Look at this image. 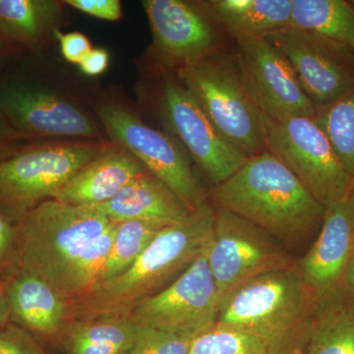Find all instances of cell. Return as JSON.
<instances>
[{
	"label": "cell",
	"instance_id": "37",
	"mask_svg": "<svg viewBox=\"0 0 354 354\" xmlns=\"http://www.w3.org/2000/svg\"><path fill=\"white\" fill-rule=\"evenodd\" d=\"M10 318V310L3 293H0V326H3Z\"/></svg>",
	"mask_w": 354,
	"mask_h": 354
},
{
	"label": "cell",
	"instance_id": "9",
	"mask_svg": "<svg viewBox=\"0 0 354 354\" xmlns=\"http://www.w3.org/2000/svg\"><path fill=\"white\" fill-rule=\"evenodd\" d=\"M206 248L167 288L135 305L127 318L139 327L189 339L212 327L221 297L209 270Z\"/></svg>",
	"mask_w": 354,
	"mask_h": 354
},
{
	"label": "cell",
	"instance_id": "15",
	"mask_svg": "<svg viewBox=\"0 0 354 354\" xmlns=\"http://www.w3.org/2000/svg\"><path fill=\"white\" fill-rule=\"evenodd\" d=\"M247 84L265 116L274 120L314 116L312 104L288 58L266 38L236 43Z\"/></svg>",
	"mask_w": 354,
	"mask_h": 354
},
{
	"label": "cell",
	"instance_id": "40",
	"mask_svg": "<svg viewBox=\"0 0 354 354\" xmlns=\"http://www.w3.org/2000/svg\"><path fill=\"white\" fill-rule=\"evenodd\" d=\"M3 50H4L3 41H2L1 39H0V51H2Z\"/></svg>",
	"mask_w": 354,
	"mask_h": 354
},
{
	"label": "cell",
	"instance_id": "16",
	"mask_svg": "<svg viewBox=\"0 0 354 354\" xmlns=\"http://www.w3.org/2000/svg\"><path fill=\"white\" fill-rule=\"evenodd\" d=\"M353 242L354 206L348 196L326 209L320 234L300 265V274L319 308L339 299Z\"/></svg>",
	"mask_w": 354,
	"mask_h": 354
},
{
	"label": "cell",
	"instance_id": "25",
	"mask_svg": "<svg viewBox=\"0 0 354 354\" xmlns=\"http://www.w3.org/2000/svg\"><path fill=\"white\" fill-rule=\"evenodd\" d=\"M319 309L302 354H354V306L342 305L339 299Z\"/></svg>",
	"mask_w": 354,
	"mask_h": 354
},
{
	"label": "cell",
	"instance_id": "39",
	"mask_svg": "<svg viewBox=\"0 0 354 354\" xmlns=\"http://www.w3.org/2000/svg\"><path fill=\"white\" fill-rule=\"evenodd\" d=\"M290 354H302V351H300L299 348L293 349Z\"/></svg>",
	"mask_w": 354,
	"mask_h": 354
},
{
	"label": "cell",
	"instance_id": "18",
	"mask_svg": "<svg viewBox=\"0 0 354 354\" xmlns=\"http://www.w3.org/2000/svg\"><path fill=\"white\" fill-rule=\"evenodd\" d=\"M146 167L113 144L70 178L53 199L78 206H97L113 199Z\"/></svg>",
	"mask_w": 354,
	"mask_h": 354
},
{
	"label": "cell",
	"instance_id": "43",
	"mask_svg": "<svg viewBox=\"0 0 354 354\" xmlns=\"http://www.w3.org/2000/svg\"><path fill=\"white\" fill-rule=\"evenodd\" d=\"M354 253V242H353V254Z\"/></svg>",
	"mask_w": 354,
	"mask_h": 354
},
{
	"label": "cell",
	"instance_id": "42",
	"mask_svg": "<svg viewBox=\"0 0 354 354\" xmlns=\"http://www.w3.org/2000/svg\"><path fill=\"white\" fill-rule=\"evenodd\" d=\"M0 293H3V290H2L1 286H0Z\"/></svg>",
	"mask_w": 354,
	"mask_h": 354
},
{
	"label": "cell",
	"instance_id": "26",
	"mask_svg": "<svg viewBox=\"0 0 354 354\" xmlns=\"http://www.w3.org/2000/svg\"><path fill=\"white\" fill-rule=\"evenodd\" d=\"M313 118L354 179V88L337 101L315 108Z\"/></svg>",
	"mask_w": 354,
	"mask_h": 354
},
{
	"label": "cell",
	"instance_id": "33",
	"mask_svg": "<svg viewBox=\"0 0 354 354\" xmlns=\"http://www.w3.org/2000/svg\"><path fill=\"white\" fill-rule=\"evenodd\" d=\"M109 55L102 48H94L84 58L80 64V69L88 76H99L108 69Z\"/></svg>",
	"mask_w": 354,
	"mask_h": 354
},
{
	"label": "cell",
	"instance_id": "8",
	"mask_svg": "<svg viewBox=\"0 0 354 354\" xmlns=\"http://www.w3.org/2000/svg\"><path fill=\"white\" fill-rule=\"evenodd\" d=\"M95 111L113 144L131 153L147 171L164 181L190 211L207 202L187 156L176 140L149 127L121 104L102 102Z\"/></svg>",
	"mask_w": 354,
	"mask_h": 354
},
{
	"label": "cell",
	"instance_id": "23",
	"mask_svg": "<svg viewBox=\"0 0 354 354\" xmlns=\"http://www.w3.org/2000/svg\"><path fill=\"white\" fill-rule=\"evenodd\" d=\"M290 26L354 48V6L344 0H291Z\"/></svg>",
	"mask_w": 354,
	"mask_h": 354
},
{
	"label": "cell",
	"instance_id": "4",
	"mask_svg": "<svg viewBox=\"0 0 354 354\" xmlns=\"http://www.w3.org/2000/svg\"><path fill=\"white\" fill-rule=\"evenodd\" d=\"M178 76L225 138L249 157L265 152V115L248 87L236 50L221 48L178 69Z\"/></svg>",
	"mask_w": 354,
	"mask_h": 354
},
{
	"label": "cell",
	"instance_id": "35",
	"mask_svg": "<svg viewBox=\"0 0 354 354\" xmlns=\"http://www.w3.org/2000/svg\"><path fill=\"white\" fill-rule=\"evenodd\" d=\"M14 232L12 227L0 216V260L6 255L12 244Z\"/></svg>",
	"mask_w": 354,
	"mask_h": 354
},
{
	"label": "cell",
	"instance_id": "34",
	"mask_svg": "<svg viewBox=\"0 0 354 354\" xmlns=\"http://www.w3.org/2000/svg\"><path fill=\"white\" fill-rule=\"evenodd\" d=\"M19 139L22 138L13 131L12 128L4 120L3 115L0 113V160L19 148L16 143Z\"/></svg>",
	"mask_w": 354,
	"mask_h": 354
},
{
	"label": "cell",
	"instance_id": "29",
	"mask_svg": "<svg viewBox=\"0 0 354 354\" xmlns=\"http://www.w3.org/2000/svg\"><path fill=\"white\" fill-rule=\"evenodd\" d=\"M193 339L153 328L139 327L128 354H189Z\"/></svg>",
	"mask_w": 354,
	"mask_h": 354
},
{
	"label": "cell",
	"instance_id": "21",
	"mask_svg": "<svg viewBox=\"0 0 354 354\" xmlns=\"http://www.w3.org/2000/svg\"><path fill=\"white\" fill-rule=\"evenodd\" d=\"M64 6L55 0H0V34L38 46L58 31Z\"/></svg>",
	"mask_w": 354,
	"mask_h": 354
},
{
	"label": "cell",
	"instance_id": "1",
	"mask_svg": "<svg viewBox=\"0 0 354 354\" xmlns=\"http://www.w3.org/2000/svg\"><path fill=\"white\" fill-rule=\"evenodd\" d=\"M215 218V209L206 202L186 220L162 228L127 270L73 300L75 315L85 320L127 317L135 305L197 259L208 244Z\"/></svg>",
	"mask_w": 354,
	"mask_h": 354
},
{
	"label": "cell",
	"instance_id": "3",
	"mask_svg": "<svg viewBox=\"0 0 354 354\" xmlns=\"http://www.w3.org/2000/svg\"><path fill=\"white\" fill-rule=\"evenodd\" d=\"M312 299L300 272L286 266L249 279L223 295L216 323L249 330L281 354L310 327Z\"/></svg>",
	"mask_w": 354,
	"mask_h": 354
},
{
	"label": "cell",
	"instance_id": "27",
	"mask_svg": "<svg viewBox=\"0 0 354 354\" xmlns=\"http://www.w3.org/2000/svg\"><path fill=\"white\" fill-rule=\"evenodd\" d=\"M115 223L111 252L97 283L113 278L127 270L162 228L140 221Z\"/></svg>",
	"mask_w": 354,
	"mask_h": 354
},
{
	"label": "cell",
	"instance_id": "5",
	"mask_svg": "<svg viewBox=\"0 0 354 354\" xmlns=\"http://www.w3.org/2000/svg\"><path fill=\"white\" fill-rule=\"evenodd\" d=\"M111 223L94 206L44 200L28 211L20 223L21 271L39 277L55 288L70 260Z\"/></svg>",
	"mask_w": 354,
	"mask_h": 354
},
{
	"label": "cell",
	"instance_id": "17",
	"mask_svg": "<svg viewBox=\"0 0 354 354\" xmlns=\"http://www.w3.org/2000/svg\"><path fill=\"white\" fill-rule=\"evenodd\" d=\"M94 207L111 223L140 221L162 228L186 220L193 212L171 188L147 169L113 199Z\"/></svg>",
	"mask_w": 354,
	"mask_h": 354
},
{
	"label": "cell",
	"instance_id": "36",
	"mask_svg": "<svg viewBox=\"0 0 354 354\" xmlns=\"http://www.w3.org/2000/svg\"><path fill=\"white\" fill-rule=\"evenodd\" d=\"M344 288L354 304V253L349 259L346 274H344Z\"/></svg>",
	"mask_w": 354,
	"mask_h": 354
},
{
	"label": "cell",
	"instance_id": "10",
	"mask_svg": "<svg viewBox=\"0 0 354 354\" xmlns=\"http://www.w3.org/2000/svg\"><path fill=\"white\" fill-rule=\"evenodd\" d=\"M274 239L232 212L216 209L206 252L221 297L249 279L288 266Z\"/></svg>",
	"mask_w": 354,
	"mask_h": 354
},
{
	"label": "cell",
	"instance_id": "44",
	"mask_svg": "<svg viewBox=\"0 0 354 354\" xmlns=\"http://www.w3.org/2000/svg\"><path fill=\"white\" fill-rule=\"evenodd\" d=\"M353 50H354V48H353Z\"/></svg>",
	"mask_w": 354,
	"mask_h": 354
},
{
	"label": "cell",
	"instance_id": "11",
	"mask_svg": "<svg viewBox=\"0 0 354 354\" xmlns=\"http://www.w3.org/2000/svg\"><path fill=\"white\" fill-rule=\"evenodd\" d=\"M266 39L288 58L315 108L337 101L354 88V50L348 44L292 26Z\"/></svg>",
	"mask_w": 354,
	"mask_h": 354
},
{
	"label": "cell",
	"instance_id": "20",
	"mask_svg": "<svg viewBox=\"0 0 354 354\" xmlns=\"http://www.w3.org/2000/svg\"><path fill=\"white\" fill-rule=\"evenodd\" d=\"M206 3L235 43L266 38L290 26L291 0H209Z\"/></svg>",
	"mask_w": 354,
	"mask_h": 354
},
{
	"label": "cell",
	"instance_id": "28",
	"mask_svg": "<svg viewBox=\"0 0 354 354\" xmlns=\"http://www.w3.org/2000/svg\"><path fill=\"white\" fill-rule=\"evenodd\" d=\"M189 354H281L249 330L215 323L197 335Z\"/></svg>",
	"mask_w": 354,
	"mask_h": 354
},
{
	"label": "cell",
	"instance_id": "41",
	"mask_svg": "<svg viewBox=\"0 0 354 354\" xmlns=\"http://www.w3.org/2000/svg\"><path fill=\"white\" fill-rule=\"evenodd\" d=\"M37 354H46V353H44L43 349H41V348H39V346H38V351H37Z\"/></svg>",
	"mask_w": 354,
	"mask_h": 354
},
{
	"label": "cell",
	"instance_id": "7",
	"mask_svg": "<svg viewBox=\"0 0 354 354\" xmlns=\"http://www.w3.org/2000/svg\"><path fill=\"white\" fill-rule=\"evenodd\" d=\"M266 151L281 160L326 209L348 196L354 185L313 116L274 120L265 116Z\"/></svg>",
	"mask_w": 354,
	"mask_h": 354
},
{
	"label": "cell",
	"instance_id": "12",
	"mask_svg": "<svg viewBox=\"0 0 354 354\" xmlns=\"http://www.w3.org/2000/svg\"><path fill=\"white\" fill-rule=\"evenodd\" d=\"M160 109L171 131L215 185L234 176L250 158L216 129L189 91L176 78L164 81Z\"/></svg>",
	"mask_w": 354,
	"mask_h": 354
},
{
	"label": "cell",
	"instance_id": "32",
	"mask_svg": "<svg viewBox=\"0 0 354 354\" xmlns=\"http://www.w3.org/2000/svg\"><path fill=\"white\" fill-rule=\"evenodd\" d=\"M38 346L18 328L8 327L0 333V354H37Z\"/></svg>",
	"mask_w": 354,
	"mask_h": 354
},
{
	"label": "cell",
	"instance_id": "24",
	"mask_svg": "<svg viewBox=\"0 0 354 354\" xmlns=\"http://www.w3.org/2000/svg\"><path fill=\"white\" fill-rule=\"evenodd\" d=\"M115 227L116 223H111L102 234L86 243L65 267L55 286L65 299H78L97 283L111 252Z\"/></svg>",
	"mask_w": 354,
	"mask_h": 354
},
{
	"label": "cell",
	"instance_id": "14",
	"mask_svg": "<svg viewBox=\"0 0 354 354\" xmlns=\"http://www.w3.org/2000/svg\"><path fill=\"white\" fill-rule=\"evenodd\" d=\"M153 48L165 64L183 68L220 50V26L206 2L144 0Z\"/></svg>",
	"mask_w": 354,
	"mask_h": 354
},
{
	"label": "cell",
	"instance_id": "6",
	"mask_svg": "<svg viewBox=\"0 0 354 354\" xmlns=\"http://www.w3.org/2000/svg\"><path fill=\"white\" fill-rule=\"evenodd\" d=\"M108 144L62 140L19 147L0 160V202L25 212L53 196Z\"/></svg>",
	"mask_w": 354,
	"mask_h": 354
},
{
	"label": "cell",
	"instance_id": "30",
	"mask_svg": "<svg viewBox=\"0 0 354 354\" xmlns=\"http://www.w3.org/2000/svg\"><path fill=\"white\" fill-rule=\"evenodd\" d=\"M62 55L70 64H80L92 51V44L82 32H55Z\"/></svg>",
	"mask_w": 354,
	"mask_h": 354
},
{
	"label": "cell",
	"instance_id": "22",
	"mask_svg": "<svg viewBox=\"0 0 354 354\" xmlns=\"http://www.w3.org/2000/svg\"><path fill=\"white\" fill-rule=\"evenodd\" d=\"M69 328L66 354H128L138 332L127 317L90 319Z\"/></svg>",
	"mask_w": 354,
	"mask_h": 354
},
{
	"label": "cell",
	"instance_id": "13",
	"mask_svg": "<svg viewBox=\"0 0 354 354\" xmlns=\"http://www.w3.org/2000/svg\"><path fill=\"white\" fill-rule=\"evenodd\" d=\"M0 113L21 138H70L102 141L90 114L50 88L0 86Z\"/></svg>",
	"mask_w": 354,
	"mask_h": 354
},
{
	"label": "cell",
	"instance_id": "19",
	"mask_svg": "<svg viewBox=\"0 0 354 354\" xmlns=\"http://www.w3.org/2000/svg\"><path fill=\"white\" fill-rule=\"evenodd\" d=\"M4 297L16 322L44 335L57 334L70 312L67 300L53 286L24 271L11 281Z\"/></svg>",
	"mask_w": 354,
	"mask_h": 354
},
{
	"label": "cell",
	"instance_id": "31",
	"mask_svg": "<svg viewBox=\"0 0 354 354\" xmlns=\"http://www.w3.org/2000/svg\"><path fill=\"white\" fill-rule=\"evenodd\" d=\"M64 3L99 19L118 21L122 17L118 0H66Z\"/></svg>",
	"mask_w": 354,
	"mask_h": 354
},
{
	"label": "cell",
	"instance_id": "38",
	"mask_svg": "<svg viewBox=\"0 0 354 354\" xmlns=\"http://www.w3.org/2000/svg\"><path fill=\"white\" fill-rule=\"evenodd\" d=\"M348 197L351 198V202H353L354 206V185L353 189L351 191V193H349Z\"/></svg>",
	"mask_w": 354,
	"mask_h": 354
},
{
	"label": "cell",
	"instance_id": "2",
	"mask_svg": "<svg viewBox=\"0 0 354 354\" xmlns=\"http://www.w3.org/2000/svg\"><path fill=\"white\" fill-rule=\"evenodd\" d=\"M218 208L250 221L274 239H301L323 223L326 208L281 160L265 151L212 191Z\"/></svg>",
	"mask_w": 354,
	"mask_h": 354
}]
</instances>
